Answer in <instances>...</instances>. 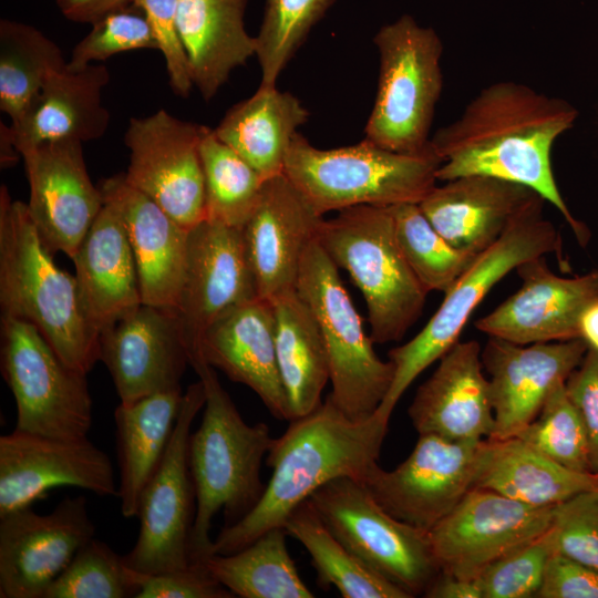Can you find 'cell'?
<instances>
[{
	"mask_svg": "<svg viewBox=\"0 0 598 598\" xmlns=\"http://www.w3.org/2000/svg\"><path fill=\"white\" fill-rule=\"evenodd\" d=\"M577 117V109L563 99L515 81L495 82L431 137L442 162L437 181L480 174L525 185L559 210L585 246L589 230L570 213L550 158L555 141Z\"/></svg>",
	"mask_w": 598,
	"mask_h": 598,
	"instance_id": "obj_1",
	"label": "cell"
},
{
	"mask_svg": "<svg viewBox=\"0 0 598 598\" xmlns=\"http://www.w3.org/2000/svg\"><path fill=\"white\" fill-rule=\"evenodd\" d=\"M389 421L377 411L368 419L352 420L329 395L315 411L291 420L266 455L272 474L260 501L239 522L220 529L212 555L236 553L267 530L283 527L299 504L334 478L362 482L378 464Z\"/></svg>",
	"mask_w": 598,
	"mask_h": 598,
	"instance_id": "obj_2",
	"label": "cell"
},
{
	"mask_svg": "<svg viewBox=\"0 0 598 598\" xmlns=\"http://www.w3.org/2000/svg\"><path fill=\"white\" fill-rule=\"evenodd\" d=\"M2 316L32 323L70 368L87 374L100 360V333L89 321L76 279L43 245L25 203L0 188Z\"/></svg>",
	"mask_w": 598,
	"mask_h": 598,
	"instance_id": "obj_3",
	"label": "cell"
},
{
	"mask_svg": "<svg viewBox=\"0 0 598 598\" xmlns=\"http://www.w3.org/2000/svg\"><path fill=\"white\" fill-rule=\"evenodd\" d=\"M205 389L204 414L190 433L188 462L196 492V515L190 536L192 563L212 555L209 537L215 515L225 525L244 518L260 501L266 485L260 478L262 458L274 437L266 423L244 421L215 369L204 359L190 363Z\"/></svg>",
	"mask_w": 598,
	"mask_h": 598,
	"instance_id": "obj_4",
	"label": "cell"
},
{
	"mask_svg": "<svg viewBox=\"0 0 598 598\" xmlns=\"http://www.w3.org/2000/svg\"><path fill=\"white\" fill-rule=\"evenodd\" d=\"M537 195L509 223L489 248L444 292L439 309L410 341L392 348L394 365L391 386L377 409L386 419L411 383L440 360L457 341L470 317L488 291L522 262L551 252L560 254V236L544 217V203Z\"/></svg>",
	"mask_w": 598,
	"mask_h": 598,
	"instance_id": "obj_5",
	"label": "cell"
},
{
	"mask_svg": "<svg viewBox=\"0 0 598 598\" xmlns=\"http://www.w3.org/2000/svg\"><path fill=\"white\" fill-rule=\"evenodd\" d=\"M441 158L430 146L400 153L362 142L331 150L313 146L297 133L283 174L323 216L357 206L419 204L436 185Z\"/></svg>",
	"mask_w": 598,
	"mask_h": 598,
	"instance_id": "obj_6",
	"label": "cell"
},
{
	"mask_svg": "<svg viewBox=\"0 0 598 598\" xmlns=\"http://www.w3.org/2000/svg\"><path fill=\"white\" fill-rule=\"evenodd\" d=\"M317 240L361 290L373 343L400 341L421 316L429 292L400 248L390 208L340 210L322 219Z\"/></svg>",
	"mask_w": 598,
	"mask_h": 598,
	"instance_id": "obj_7",
	"label": "cell"
},
{
	"mask_svg": "<svg viewBox=\"0 0 598 598\" xmlns=\"http://www.w3.org/2000/svg\"><path fill=\"white\" fill-rule=\"evenodd\" d=\"M379 79L364 140L390 151L420 153L443 90V43L436 31L410 14L381 27L373 38Z\"/></svg>",
	"mask_w": 598,
	"mask_h": 598,
	"instance_id": "obj_8",
	"label": "cell"
},
{
	"mask_svg": "<svg viewBox=\"0 0 598 598\" xmlns=\"http://www.w3.org/2000/svg\"><path fill=\"white\" fill-rule=\"evenodd\" d=\"M296 289L310 306L324 341L329 398L350 419H368L385 398L394 365L375 353L339 268L317 238L303 255Z\"/></svg>",
	"mask_w": 598,
	"mask_h": 598,
	"instance_id": "obj_9",
	"label": "cell"
},
{
	"mask_svg": "<svg viewBox=\"0 0 598 598\" xmlns=\"http://www.w3.org/2000/svg\"><path fill=\"white\" fill-rule=\"evenodd\" d=\"M308 499L350 551L410 597L423 595L441 571L429 530L389 514L361 481L334 478Z\"/></svg>",
	"mask_w": 598,
	"mask_h": 598,
	"instance_id": "obj_10",
	"label": "cell"
},
{
	"mask_svg": "<svg viewBox=\"0 0 598 598\" xmlns=\"http://www.w3.org/2000/svg\"><path fill=\"white\" fill-rule=\"evenodd\" d=\"M1 372L17 405L16 430L61 439L87 435L86 374L66 365L30 322L1 316Z\"/></svg>",
	"mask_w": 598,
	"mask_h": 598,
	"instance_id": "obj_11",
	"label": "cell"
},
{
	"mask_svg": "<svg viewBox=\"0 0 598 598\" xmlns=\"http://www.w3.org/2000/svg\"><path fill=\"white\" fill-rule=\"evenodd\" d=\"M205 400L200 380L188 385L168 446L141 493L136 513L138 536L124 559L143 575L163 574L192 564L196 492L188 462V443L192 424Z\"/></svg>",
	"mask_w": 598,
	"mask_h": 598,
	"instance_id": "obj_12",
	"label": "cell"
},
{
	"mask_svg": "<svg viewBox=\"0 0 598 598\" xmlns=\"http://www.w3.org/2000/svg\"><path fill=\"white\" fill-rule=\"evenodd\" d=\"M487 440L453 441L421 434L392 471L377 464L362 483L395 518L431 530L475 487Z\"/></svg>",
	"mask_w": 598,
	"mask_h": 598,
	"instance_id": "obj_13",
	"label": "cell"
},
{
	"mask_svg": "<svg viewBox=\"0 0 598 598\" xmlns=\"http://www.w3.org/2000/svg\"><path fill=\"white\" fill-rule=\"evenodd\" d=\"M205 128L159 110L132 117L124 135L130 151L126 182L187 230L206 219L199 154Z\"/></svg>",
	"mask_w": 598,
	"mask_h": 598,
	"instance_id": "obj_14",
	"label": "cell"
},
{
	"mask_svg": "<svg viewBox=\"0 0 598 598\" xmlns=\"http://www.w3.org/2000/svg\"><path fill=\"white\" fill-rule=\"evenodd\" d=\"M553 508L472 488L429 530L441 571L476 579L491 564L545 533L551 525Z\"/></svg>",
	"mask_w": 598,
	"mask_h": 598,
	"instance_id": "obj_15",
	"label": "cell"
},
{
	"mask_svg": "<svg viewBox=\"0 0 598 598\" xmlns=\"http://www.w3.org/2000/svg\"><path fill=\"white\" fill-rule=\"evenodd\" d=\"M94 534L84 496L65 497L48 514L29 506L1 516L0 597L44 598Z\"/></svg>",
	"mask_w": 598,
	"mask_h": 598,
	"instance_id": "obj_16",
	"label": "cell"
},
{
	"mask_svg": "<svg viewBox=\"0 0 598 598\" xmlns=\"http://www.w3.org/2000/svg\"><path fill=\"white\" fill-rule=\"evenodd\" d=\"M62 486L117 495L109 456L87 436L61 439L16 429L0 436V517Z\"/></svg>",
	"mask_w": 598,
	"mask_h": 598,
	"instance_id": "obj_17",
	"label": "cell"
},
{
	"mask_svg": "<svg viewBox=\"0 0 598 598\" xmlns=\"http://www.w3.org/2000/svg\"><path fill=\"white\" fill-rule=\"evenodd\" d=\"M258 296L241 229L205 219L188 230L184 281L176 313L189 364L227 310Z\"/></svg>",
	"mask_w": 598,
	"mask_h": 598,
	"instance_id": "obj_18",
	"label": "cell"
},
{
	"mask_svg": "<svg viewBox=\"0 0 598 598\" xmlns=\"http://www.w3.org/2000/svg\"><path fill=\"white\" fill-rule=\"evenodd\" d=\"M81 142L43 143L20 153L30 187V217L47 249L71 259L103 206Z\"/></svg>",
	"mask_w": 598,
	"mask_h": 598,
	"instance_id": "obj_19",
	"label": "cell"
},
{
	"mask_svg": "<svg viewBox=\"0 0 598 598\" xmlns=\"http://www.w3.org/2000/svg\"><path fill=\"white\" fill-rule=\"evenodd\" d=\"M588 348L581 338L517 344L488 337L481 352L494 412L488 440L515 437L527 426L549 393L579 365Z\"/></svg>",
	"mask_w": 598,
	"mask_h": 598,
	"instance_id": "obj_20",
	"label": "cell"
},
{
	"mask_svg": "<svg viewBox=\"0 0 598 598\" xmlns=\"http://www.w3.org/2000/svg\"><path fill=\"white\" fill-rule=\"evenodd\" d=\"M520 287L493 311L475 322L492 338L517 344L566 341L579 338V319L598 299V270L561 277L544 256L516 267Z\"/></svg>",
	"mask_w": 598,
	"mask_h": 598,
	"instance_id": "obj_21",
	"label": "cell"
},
{
	"mask_svg": "<svg viewBox=\"0 0 598 598\" xmlns=\"http://www.w3.org/2000/svg\"><path fill=\"white\" fill-rule=\"evenodd\" d=\"M100 360L120 403L182 389L189 357L176 311L142 303L101 332Z\"/></svg>",
	"mask_w": 598,
	"mask_h": 598,
	"instance_id": "obj_22",
	"label": "cell"
},
{
	"mask_svg": "<svg viewBox=\"0 0 598 598\" xmlns=\"http://www.w3.org/2000/svg\"><path fill=\"white\" fill-rule=\"evenodd\" d=\"M322 219L285 174L265 179L241 228L259 297L271 301L296 290L303 255Z\"/></svg>",
	"mask_w": 598,
	"mask_h": 598,
	"instance_id": "obj_23",
	"label": "cell"
},
{
	"mask_svg": "<svg viewBox=\"0 0 598 598\" xmlns=\"http://www.w3.org/2000/svg\"><path fill=\"white\" fill-rule=\"evenodd\" d=\"M99 188L103 200L116 208L124 223L142 303L176 311L185 276L188 230L131 186L124 173L103 179Z\"/></svg>",
	"mask_w": 598,
	"mask_h": 598,
	"instance_id": "obj_24",
	"label": "cell"
},
{
	"mask_svg": "<svg viewBox=\"0 0 598 598\" xmlns=\"http://www.w3.org/2000/svg\"><path fill=\"white\" fill-rule=\"evenodd\" d=\"M272 301L256 297L223 313L206 331L200 353L233 382L252 390L277 420L291 421L276 353Z\"/></svg>",
	"mask_w": 598,
	"mask_h": 598,
	"instance_id": "obj_25",
	"label": "cell"
},
{
	"mask_svg": "<svg viewBox=\"0 0 598 598\" xmlns=\"http://www.w3.org/2000/svg\"><path fill=\"white\" fill-rule=\"evenodd\" d=\"M481 352L474 340L457 341L419 386L408 411L419 435L433 434L453 441L489 437L494 412Z\"/></svg>",
	"mask_w": 598,
	"mask_h": 598,
	"instance_id": "obj_26",
	"label": "cell"
},
{
	"mask_svg": "<svg viewBox=\"0 0 598 598\" xmlns=\"http://www.w3.org/2000/svg\"><path fill=\"white\" fill-rule=\"evenodd\" d=\"M537 195L518 183L473 174L435 185L419 206L453 247L477 256L498 240Z\"/></svg>",
	"mask_w": 598,
	"mask_h": 598,
	"instance_id": "obj_27",
	"label": "cell"
},
{
	"mask_svg": "<svg viewBox=\"0 0 598 598\" xmlns=\"http://www.w3.org/2000/svg\"><path fill=\"white\" fill-rule=\"evenodd\" d=\"M85 315L101 332L142 305L136 264L116 208L103 206L72 258Z\"/></svg>",
	"mask_w": 598,
	"mask_h": 598,
	"instance_id": "obj_28",
	"label": "cell"
},
{
	"mask_svg": "<svg viewBox=\"0 0 598 598\" xmlns=\"http://www.w3.org/2000/svg\"><path fill=\"white\" fill-rule=\"evenodd\" d=\"M109 81L110 72L104 64L94 63L80 70L65 65L54 71L23 117L9 126L19 154L49 142L84 143L101 138L111 120L102 103Z\"/></svg>",
	"mask_w": 598,
	"mask_h": 598,
	"instance_id": "obj_29",
	"label": "cell"
},
{
	"mask_svg": "<svg viewBox=\"0 0 598 598\" xmlns=\"http://www.w3.org/2000/svg\"><path fill=\"white\" fill-rule=\"evenodd\" d=\"M248 0H178L177 27L193 85L210 101L230 73L256 56L245 27Z\"/></svg>",
	"mask_w": 598,
	"mask_h": 598,
	"instance_id": "obj_30",
	"label": "cell"
},
{
	"mask_svg": "<svg viewBox=\"0 0 598 598\" xmlns=\"http://www.w3.org/2000/svg\"><path fill=\"white\" fill-rule=\"evenodd\" d=\"M308 118L293 94L260 84L233 105L213 132L267 179L283 174L289 146Z\"/></svg>",
	"mask_w": 598,
	"mask_h": 598,
	"instance_id": "obj_31",
	"label": "cell"
},
{
	"mask_svg": "<svg viewBox=\"0 0 598 598\" xmlns=\"http://www.w3.org/2000/svg\"><path fill=\"white\" fill-rule=\"evenodd\" d=\"M182 389L157 392L114 412L121 513L136 516L141 493L168 446L183 400Z\"/></svg>",
	"mask_w": 598,
	"mask_h": 598,
	"instance_id": "obj_32",
	"label": "cell"
},
{
	"mask_svg": "<svg viewBox=\"0 0 598 598\" xmlns=\"http://www.w3.org/2000/svg\"><path fill=\"white\" fill-rule=\"evenodd\" d=\"M475 487L533 507H553L580 492L597 489L598 474L567 468L518 437L487 439Z\"/></svg>",
	"mask_w": 598,
	"mask_h": 598,
	"instance_id": "obj_33",
	"label": "cell"
},
{
	"mask_svg": "<svg viewBox=\"0 0 598 598\" xmlns=\"http://www.w3.org/2000/svg\"><path fill=\"white\" fill-rule=\"evenodd\" d=\"M271 301L277 361L295 420L322 404V391L330 381L328 354L317 319L297 289Z\"/></svg>",
	"mask_w": 598,
	"mask_h": 598,
	"instance_id": "obj_34",
	"label": "cell"
},
{
	"mask_svg": "<svg viewBox=\"0 0 598 598\" xmlns=\"http://www.w3.org/2000/svg\"><path fill=\"white\" fill-rule=\"evenodd\" d=\"M287 536L283 527H275L236 553L213 554L200 563L236 597L312 598L288 551Z\"/></svg>",
	"mask_w": 598,
	"mask_h": 598,
	"instance_id": "obj_35",
	"label": "cell"
},
{
	"mask_svg": "<svg viewBox=\"0 0 598 598\" xmlns=\"http://www.w3.org/2000/svg\"><path fill=\"white\" fill-rule=\"evenodd\" d=\"M283 528L309 553L320 587H334L344 598H411L350 551L326 526L309 499L289 514Z\"/></svg>",
	"mask_w": 598,
	"mask_h": 598,
	"instance_id": "obj_36",
	"label": "cell"
},
{
	"mask_svg": "<svg viewBox=\"0 0 598 598\" xmlns=\"http://www.w3.org/2000/svg\"><path fill=\"white\" fill-rule=\"evenodd\" d=\"M65 65L61 49L40 30L0 20V110L11 125L23 117L48 78Z\"/></svg>",
	"mask_w": 598,
	"mask_h": 598,
	"instance_id": "obj_37",
	"label": "cell"
},
{
	"mask_svg": "<svg viewBox=\"0 0 598 598\" xmlns=\"http://www.w3.org/2000/svg\"><path fill=\"white\" fill-rule=\"evenodd\" d=\"M202 159L206 219L241 229L259 198L265 178L206 127Z\"/></svg>",
	"mask_w": 598,
	"mask_h": 598,
	"instance_id": "obj_38",
	"label": "cell"
},
{
	"mask_svg": "<svg viewBox=\"0 0 598 598\" xmlns=\"http://www.w3.org/2000/svg\"><path fill=\"white\" fill-rule=\"evenodd\" d=\"M400 248L427 292H445L476 256L453 247L432 226L419 204L389 207Z\"/></svg>",
	"mask_w": 598,
	"mask_h": 598,
	"instance_id": "obj_39",
	"label": "cell"
},
{
	"mask_svg": "<svg viewBox=\"0 0 598 598\" xmlns=\"http://www.w3.org/2000/svg\"><path fill=\"white\" fill-rule=\"evenodd\" d=\"M338 0H265L256 58L261 85H276L279 75L312 29Z\"/></svg>",
	"mask_w": 598,
	"mask_h": 598,
	"instance_id": "obj_40",
	"label": "cell"
},
{
	"mask_svg": "<svg viewBox=\"0 0 598 598\" xmlns=\"http://www.w3.org/2000/svg\"><path fill=\"white\" fill-rule=\"evenodd\" d=\"M146 577L93 537L50 585L44 598H136Z\"/></svg>",
	"mask_w": 598,
	"mask_h": 598,
	"instance_id": "obj_41",
	"label": "cell"
},
{
	"mask_svg": "<svg viewBox=\"0 0 598 598\" xmlns=\"http://www.w3.org/2000/svg\"><path fill=\"white\" fill-rule=\"evenodd\" d=\"M515 437L567 468L592 473L587 433L565 383L549 393L538 415Z\"/></svg>",
	"mask_w": 598,
	"mask_h": 598,
	"instance_id": "obj_42",
	"label": "cell"
},
{
	"mask_svg": "<svg viewBox=\"0 0 598 598\" xmlns=\"http://www.w3.org/2000/svg\"><path fill=\"white\" fill-rule=\"evenodd\" d=\"M158 50L144 11L128 3L92 24L91 31L72 50L66 66L80 70L123 52Z\"/></svg>",
	"mask_w": 598,
	"mask_h": 598,
	"instance_id": "obj_43",
	"label": "cell"
},
{
	"mask_svg": "<svg viewBox=\"0 0 598 598\" xmlns=\"http://www.w3.org/2000/svg\"><path fill=\"white\" fill-rule=\"evenodd\" d=\"M555 551L550 527L540 536L491 564L476 578L482 598L536 597Z\"/></svg>",
	"mask_w": 598,
	"mask_h": 598,
	"instance_id": "obj_44",
	"label": "cell"
},
{
	"mask_svg": "<svg viewBox=\"0 0 598 598\" xmlns=\"http://www.w3.org/2000/svg\"><path fill=\"white\" fill-rule=\"evenodd\" d=\"M550 529L555 551L598 571V488L555 505Z\"/></svg>",
	"mask_w": 598,
	"mask_h": 598,
	"instance_id": "obj_45",
	"label": "cell"
},
{
	"mask_svg": "<svg viewBox=\"0 0 598 598\" xmlns=\"http://www.w3.org/2000/svg\"><path fill=\"white\" fill-rule=\"evenodd\" d=\"M146 14L173 92L187 97L193 89L186 53L177 27L178 0H131Z\"/></svg>",
	"mask_w": 598,
	"mask_h": 598,
	"instance_id": "obj_46",
	"label": "cell"
},
{
	"mask_svg": "<svg viewBox=\"0 0 598 598\" xmlns=\"http://www.w3.org/2000/svg\"><path fill=\"white\" fill-rule=\"evenodd\" d=\"M200 561L147 576L136 598H234Z\"/></svg>",
	"mask_w": 598,
	"mask_h": 598,
	"instance_id": "obj_47",
	"label": "cell"
},
{
	"mask_svg": "<svg viewBox=\"0 0 598 598\" xmlns=\"http://www.w3.org/2000/svg\"><path fill=\"white\" fill-rule=\"evenodd\" d=\"M566 393L584 423L591 472L598 474V352L588 348L565 382Z\"/></svg>",
	"mask_w": 598,
	"mask_h": 598,
	"instance_id": "obj_48",
	"label": "cell"
},
{
	"mask_svg": "<svg viewBox=\"0 0 598 598\" xmlns=\"http://www.w3.org/2000/svg\"><path fill=\"white\" fill-rule=\"evenodd\" d=\"M536 597L598 598V571L554 551Z\"/></svg>",
	"mask_w": 598,
	"mask_h": 598,
	"instance_id": "obj_49",
	"label": "cell"
},
{
	"mask_svg": "<svg viewBox=\"0 0 598 598\" xmlns=\"http://www.w3.org/2000/svg\"><path fill=\"white\" fill-rule=\"evenodd\" d=\"M61 13L76 23L93 24L105 14L121 9L131 0H54Z\"/></svg>",
	"mask_w": 598,
	"mask_h": 598,
	"instance_id": "obj_50",
	"label": "cell"
},
{
	"mask_svg": "<svg viewBox=\"0 0 598 598\" xmlns=\"http://www.w3.org/2000/svg\"><path fill=\"white\" fill-rule=\"evenodd\" d=\"M427 598H482L476 579H463L440 571L423 594Z\"/></svg>",
	"mask_w": 598,
	"mask_h": 598,
	"instance_id": "obj_51",
	"label": "cell"
},
{
	"mask_svg": "<svg viewBox=\"0 0 598 598\" xmlns=\"http://www.w3.org/2000/svg\"><path fill=\"white\" fill-rule=\"evenodd\" d=\"M579 338L598 352V299L587 306L580 316Z\"/></svg>",
	"mask_w": 598,
	"mask_h": 598,
	"instance_id": "obj_52",
	"label": "cell"
},
{
	"mask_svg": "<svg viewBox=\"0 0 598 598\" xmlns=\"http://www.w3.org/2000/svg\"><path fill=\"white\" fill-rule=\"evenodd\" d=\"M0 145H1V156L0 162L2 167H9L14 165L18 161V157L21 155L17 151L10 133V127L1 123L0 130Z\"/></svg>",
	"mask_w": 598,
	"mask_h": 598,
	"instance_id": "obj_53",
	"label": "cell"
}]
</instances>
